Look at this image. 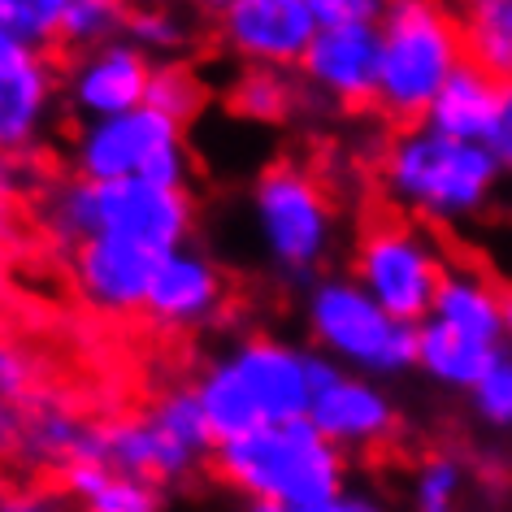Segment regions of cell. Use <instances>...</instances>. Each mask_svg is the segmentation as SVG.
I'll return each instance as SVG.
<instances>
[{
	"label": "cell",
	"instance_id": "cell-1",
	"mask_svg": "<svg viewBox=\"0 0 512 512\" xmlns=\"http://www.w3.org/2000/svg\"><path fill=\"white\" fill-rule=\"evenodd\" d=\"M213 473L261 512H343L348 460L309 417L265 421L217 439Z\"/></svg>",
	"mask_w": 512,
	"mask_h": 512
},
{
	"label": "cell",
	"instance_id": "cell-2",
	"mask_svg": "<svg viewBox=\"0 0 512 512\" xmlns=\"http://www.w3.org/2000/svg\"><path fill=\"white\" fill-rule=\"evenodd\" d=\"M378 178L400 213L430 226H456L486 213L504 183V170L482 139H460L434 131L430 122H408L391 135Z\"/></svg>",
	"mask_w": 512,
	"mask_h": 512
},
{
	"label": "cell",
	"instance_id": "cell-3",
	"mask_svg": "<svg viewBox=\"0 0 512 512\" xmlns=\"http://www.w3.org/2000/svg\"><path fill=\"white\" fill-rule=\"evenodd\" d=\"M322 352H304L278 335H248L204 365L196 382L217 439L243 434L265 421L309 417Z\"/></svg>",
	"mask_w": 512,
	"mask_h": 512
},
{
	"label": "cell",
	"instance_id": "cell-4",
	"mask_svg": "<svg viewBox=\"0 0 512 512\" xmlns=\"http://www.w3.org/2000/svg\"><path fill=\"white\" fill-rule=\"evenodd\" d=\"M44 226L66 248L92 235H118L148 252L183 248L196 226V204L187 187L152 178H61L44 200Z\"/></svg>",
	"mask_w": 512,
	"mask_h": 512
},
{
	"label": "cell",
	"instance_id": "cell-5",
	"mask_svg": "<svg viewBox=\"0 0 512 512\" xmlns=\"http://www.w3.org/2000/svg\"><path fill=\"white\" fill-rule=\"evenodd\" d=\"M378 35L374 109L395 126L421 122L434 92L465 61L456 9H447L443 0H391L378 18Z\"/></svg>",
	"mask_w": 512,
	"mask_h": 512
},
{
	"label": "cell",
	"instance_id": "cell-6",
	"mask_svg": "<svg viewBox=\"0 0 512 512\" xmlns=\"http://www.w3.org/2000/svg\"><path fill=\"white\" fill-rule=\"evenodd\" d=\"M304 326L317 352L356 374L400 378L417 369V322L387 313L352 274L313 278Z\"/></svg>",
	"mask_w": 512,
	"mask_h": 512
},
{
	"label": "cell",
	"instance_id": "cell-7",
	"mask_svg": "<svg viewBox=\"0 0 512 512\" xmlns=\"http://www.w3.org/2000/svg\"><path fill=\"white\" fill-rule=\"evenodd\" d=\"M252 230L265 261L283 278H309L335 252L339 213L322 178L304 165H270L252 187Z\"/></svg>",
	"mask_w": 512,
	"mask_h": 512
},
{
	"label": "cell",
	"instance_id": "cell-8",
	"mask_svg": "<svg viewBox=\"0 0 512 512\" xmlns=\"http://www.w3.org/2000/svg\"><path fill=\"white\" fill-rule=\"evenodd\" d=\"M70 165L87 178H152V183L187 187V126L152 105L87 118L70 139Z\"/></svg>",
	"mask_w": 512,
	"mask_h": 512
},
{
	"label": "cell",
	"instance_id": "cell-9",
	"mask_svg": "<svg viewBox=\"0 0 512 512\" xmlns=\"http://www.w3.org/2000/svg\"><path fill=\"white\" fill-rule=\"evenodd\" d=\"M443 274L447 256L417 226V217H378L356 239L352 278L404 322H421L430 313Z\"/></svg>",
	"mask_w": 512,
	"mask_h": 512
},
{
	"label": "cell",
	"instance_id": "cell-10",
	"mask_svg": "<svg viewBox=\"0 0 512 512\" xmlns=\"http://www.w3.org/2000/svg\"><path fill=\"white\" fill-rule=\"evenodd\" d=\"M382 378L356 374V369L335 365L330 356L317 361V387L309 400V421L330 443L348 452H378L400 430V408L391 391L378 387Z\"/></svg>",
	"mask_w": 512,
	"mask_h": 512
},
{
	"label": "cell",
	"instance_id": "cell-11",
	"mask_svg": "<svg viewBox=\"0 0 512 512\" xmlns=\"http://www.w3.org/2000/svg\"><path fill=\"white\" fill-rule=\"evenodd\" d=\"M317 35L304 0H226L217 9V40L243 66L296 70Z\"/></svg>",
	"mask_w": 512,
	"mask_h": 512
},
{
	"label": "cell",
	"instance_id": "cell-12",
	"mask_svg": "<svg viewBox=\"0 0 512 512\" xmlns=\"http://www.w3.org/2000/svg\"><path fill=\"white\" fill-rule=\"evenodd\" d=\"M378 22L352 27H317L300 57V83L335 109H369L378 92Z\"/></svg>",
	"mask_w": 512,
	"mask_h": 512
},
{
	"label": "cell",
	"instance_id": "cell-13",
	"mask_svg": "<svg viewBox=\"0 0 512 512\" xmlns=\"http://www.w3.org/2000/svg\"><path fill=\"white\" fill-rule=\"evenodd\" d=\"M152 265H157V252L139 248L131 239H118V235H92L70 248L74 291L83 296L87 309H96L105 317L144 313Z\"/></svg>",
	"mask_w": 512,
	"mask_h": 512
},
{
	"label": "cell",
	"instance_id": "cell-14",
	"mask_svg": "<svg viewBox=\"0 0 512 512\" xmlns=\"http://www.w3.org/2000/svg\"><path fill=\"white\" fill-rule=\"evenodd\" d=\"M226 309V274L200 248H170L152 265L144 317L157 330H200Z\"/></svg>",
	"mask_w": 512,
	"mask_h": 512
},
{
	"label": "cell",
	"instance_id": "cell-15",
	"mask_svg": "<svg viewBox=\"0 0 512 512\" xmlns=\"http://www.w3.org/2000/svg\"><path fill=\"white\" fill-rule=\"evenodd\" d=\"M148 79H152V57L135 40H109L96 48H83L66 70V105L79 122L105 118V113H122L148 100Z\"/></svg>",
	"mask_w": 512,
	"mask_h": 512
},
{
	"label": "cell",
	"instance_id": "cell-16",
	"mask_svg": "<svg viewBox=\"0 0 512 512\" xmlns=\"http://www.w3.org/2000/svg\"><path fill=\"white\" fill-rule=\"evenodd\" d=\"M57 92V70L44 61V48H22L0 66V157H27L44 144Z\"/></svg>",
	"mask_w": 512,
	"mask_h": 512
},
{
	"label": "cell",
	"instance_id": "cell-17",
	"mask_svg": "<svg viewBox=\"0 0 512 512\" xmlns=\"http://www.w3.org/2000/svg\"><path fill=\"white\" fill-rule=\"evenodd\" d=\"M79 456H100V460H109L113 469L139 473V478H148L157 486L187 482L191 473L204 465L196 452H187L183 443H174L148 413L122 417V421H109V426L87 430V443H83Z\"/></svg>",
	"mask_w": 512,
	"mask_h": 512
},
{
	"label": "cell",
	"instance_id": "cell-18",
	"mask_svg": "<svg viewBox=\"0 0 512 512\" xmlns=\"http://www.w3.org/2000/svg\"><path fill=\"white\" fill-rule=\"evenodd\" d=\"M426 317L456 330V335L504 348V287H495L482 270H452L447 265Z\"/></svg>",
	"mask_w": 512,
	"mask_h": 512
},
{
	"label": "cell",
	"instance_id": "cell-19",
	"mask_svg": "<svg viewBox=\"0 0 512 512\" xmlns=\"http://www.w3.org/2000/svg\"><path fill=\"white\" fill-rule=\"evenodd\" d=\"M495 105H499V79L491 70H482L478 61L465 57L452 74H447V83L434 92L421 122H430L434 131H443V135L482 139L486 126L495 118Z\"/></svg>",
	"mask_w": 512,
	"mask_h": 512
},
{
	"label": "cell",
	"instance_id": "cell-20",
	"mask_svg": "<svg viewBox=\"0 0 512 512\" xmlns=\"http://www.w3.org/2000/svg\"><path fill=\"white\" fill-rule=\"evenodd\" d=\"M504 348H491V343H478L469 335H456L430 317L417 322V369L426 374L430 382H439L443 391H460L469 395V387L486 374V365Z\"/></svg>",
	"mask_w": 512,
	"mask_h": 512
},
{
	"label": "cell",
	"instance_id": "cell-21",
	"mask_svg": "<svg viewBox=\"0 0 512 512\" xmlns=\"http://www.w3.org/2000/svg\"><path fill=\"white\" fill-rule=\"evenodd\" d=\"M456 22L465 57L499 83L512 79V0H456Z\"/></svg>",
	"mask_w": 512,
	"mask_h": 512
},
{
	"label": "cell",
	"instance_id": "cell-22",
	"mask_svg": "<svg viewBox=\"0 0 512 512\" xmlns=\"http://www.w3.org/2000/svg\"><path fill=\"white\" fill-rule=\"evenodd\" d=\"M300 74L291 79V70L278 66H248L230 87V109L239 113L243 122L270 126V122H287L300 105Z\"/></svg>",
	"mask_w": 512,
	"mask_h": 512
},
{
	"label": "cell",
	"instance_id": "cell-23",
	"mask_svg": "<svg viewBox=\"0 0 512 512\" xmlns=\"http://www.w3.org/2000/svg\"><path fill=\"white\" fill-rule=\"evenodd\" d=\"M18 439L40 465H66L83 452L87 426L79 417H70L61 404H40L27 421H18Z\"/></svg>",
	"mask_w": 512,
	"mask_h": 512
},
{
	"label": "cell",
	"instance_id": "cell-24",
	"mask_svg": "<svg viewBox=\"0 0 512 512\" xmlns=\"http://www.w3.org/2000/svg\"><path fill=\"white\" fill-rule=\"evenodd\" d=\"M148 417L157 421V426L170 434L174 443H183L187 452H196L200 460L213 456L217 434H213V426H209V413H204L196 387H170L165 395H157V400H152V408H148Z\"/></svg>",
	"mask_w": 512,
	"mask_h": 512
},
{
	"label": "cell",
	"instance_id": "cell-25",
	"mask_svg": "<svg viewBox=\"0 0 512 512\" xmlns=\"http://www.w3.org/2000/svg\"><path fill=\"white\" fill-rule=\"evenodd\" d=\"M126 40H135L152 61H161V57L187 53L191 40H196V27H191V18L178 5H170V0H152V5L131 9Z\"/></svg>",
	"mask_w": 512,
	"mask_h": 512
},
{
	"label": "cell",
	"instance_id": "cell-26",
	"mask_svg": "<svg viewBox=\"0 0 512 512\" xmlns=\"http://www.w3.org/2000/svg\"><path fill=\"white\" fill-rule=\"evenodd\" d=\"M131 0H70L66 5V18H61V40L83 53V48H96V44H109V40H122L126 27H131Z\"/></svg>",
	"mask_w": 512,
	"mask_h": 512
},
{
	"label": "cell",
	"instance_id": "cell-27",
	"mask_svg": "<svg viewBox=\"0 0 512 512\" xmlns=\"http://www.w3.org/2000/svg\"><path fill=\"white\" fill-rule=\"evenodd\" d=\"M144 105L170 113L174 122L187 126L204 109V83H200V74L191 70V66H183L178 57L152 61V79H148V100H144Z\"/></svg>",
	"mask_w": 512,
	"mask_h": 512
},
{
	"label": "cell",
	"instance_id": "cell-28",
	"mask_svg": "<svg viewBox=\"0 0 512 512\" xmlns=\"http://www.w3.org/2000/svg\"><path fill=\"white\" fill-rule=\"evenodd\" d=\"M465 491H469V473L456 456H430V460H421L413 473V508H421V512L456 508Z\"/></svg>",
	"mask_w": 512,
	"mask_h": 512
},
{
	"label": "cell",
	"instance_id": "cell-29",
	"mask_svg": "<svg viewBox=\"0 0 512 512\" xmlns=\"http://www.w3.org/2000/svg\"><path fill=\"white\" fill-rule=\"evenodd\" d=\"M469 408L482 426L512 430V348H504L486 365V374L469 387Z\"/></svg>",
	"mask_w": 512,
	"mask_h": 512
},
{
	"label": "cell",
	"instance_id": "cell-30",
	"mask_svg": "<svg viewBox=\"0 0 512 512\" xmlns=\"http://www.w3.org/2000/svg\"><path fill=\"white\" fill-rule=\"evenodd\" d=\"M70 0H5V27L31 48H53L61 40V18Z\"/></svg>",
	"mask_w": 512,
	"mask_h": 512
},
{
	"label": "cell",
	"instance_id": "cell-31",
	"mask_svg": "<svg viewBox=\"0 0 512 512\" xmlns=\"http://www.w3.org/2000/svg\"><path fill=\"white\" fill-rule=\"evenodd\" d=\"M152 508H161V486L122 469H113L105 491L92 499V512H152Z\"/></svg>",
	"mask_w": 512,
	"mask_h": 512
},
{
	"label": "cell",
	"instance_id": "cell-32",
	"mask_svg": "<svg viewBox=\"0 0 512 512\" xmlns=\"http://www.w3.org/2000/svg\"><path fill=\"white\" fill-rule=\"evenodd\" d=\"M317 27H352V22H378L391 0H304Z\"/></svg>",
	"mask_w": 512,
	"mask_h": 512
},
{
	"label": "cell",
	"instance_id": "cell-33",
	"mask_svg": "<svg viewBox=\"0 0 512 512\" xmlns=\"http://www.w3.org/2000/svg\"><path fill=\"white\" fill-rule=\"evenodd\" d=\"M31 382H35L31 361L18 348L0 343V408H22V404H27Z\"/></svg>",
	"mask_w": 512,
	"mask_h": 512
},
{
	"label": "cell",
	"instance_id": "cell-34",
	"mask_svg": "<svg viewBox=\"0 0 512 512\" xmlns=\"http://www.w3.org/2000/svg\"><path fill=\"white\" fill-rule=\"evenodd\" d=\"M482 144L495 152L504 178H512V79L499 83V105H495V118H491V126H486Z\"/></svg>",
	"mask_w": 512,
	"mask_h": 512
},
{
	"label": "cell",
	"instance_id": "cell-35",
	"mask_svg": "<svg viewBox=\"0 0 512 512\" xmlns=\"http://www.w3.org/2000/svg\"><path fill=\"white\" fill-rule=\"evenodd\" d=\"M22 48H31V44H27V40H18V35L9 31L5 22H0V66H5V61H14V57L22 53Z\"/></svg>",
	"mask_w": 512,
	"mask_h": 512
},
{
	"label": "cell",
	"instance_id": "cell-36",
	"mask_svg": "<svg viewBox=\"0 0 512 512\" xmlns=\"http://www.w3.org/2000/svg\"><path fill=\"white\" fill-rule=\"evenodd\" d=\"M504 348H512V287H504Z\"/></svg>",
	"mask_w": 512,
	"mask_h": 512
},
{
	"label": "cell",
	"instance_id": "cell-37",
	"mask_svg": "<svg viewBox=\"0 0 512 512\" xmlns=\"http://www.w3.org/2000/svg\"><path fill=\"white\" fill-rule=\"evenodd\" d=\"M191 5H196V9H213V14H217V9H222L226 0H191Z\"/></svg>",
	"mask_w": 512,
	"mask_h": 512
},
{
	"label": "cell",
	"instance_id": "cell-38",
	"mask_svg": "<svg viewBox=\"0 0 512 512\" xmlns=\"http://www.w3.org/2000/svg\"><path fill=\"white\" fill-rule=\"evenodd\" d=\"M131 5H152V0H131Z\"/></svg>",
	"mask_w": 512,
	"mask_h": 512
},
{
	"label": "cell",
	"instance_id": "cell-39",
	"mask_svg": "<svg viewBox=\"0 0 512 512\" xmlns=\"http://www.w3.org/2000/svg\"><path fill=\"white\" fill-rule=\"evenodd\" d=\"M0 18H5V0H0Z\"/></svg>",
	"mask_w": 512,
	"mask_h": 512
}]
</instances>
